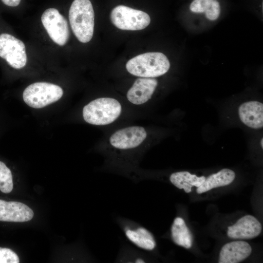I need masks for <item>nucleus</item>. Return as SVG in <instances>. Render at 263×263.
I'll list each match as a JSON object with an SVG mask.
<instances>
[{
  "label": "nucleus",
  "instance_id": "nucleus-1",
  "mask_svg": "<svg viewBox=\"0 0 263 263\" xmlns=\"http://www.w3.org/2000/svg\"><path fill=\"white\" fill-rule=\"evenodd\" d=\"M69 19L77 39L82 43L89 42L94 26V13L90 0H74L69 9Z\"/></svg>",
  "mask_w": 263,
  "mask_h": 263
},
{
  "label": "nucleus",
  "instance_id": "nucleus-2",
  "mask_svg": "<svg viewBox=\"0 0 263 263\" xmlns=\"http://www.w3.org/2000/svg\"><path fill=\"white\" fill-rule=\"evenodd\" d=\"M170 67L167 57L160 52L142 54L130 59L126 68L131 74L141 77L153 78L166 74Z\"/></svg>",
  "mask_w": 263,
  "mask_h": 263
},
{
  "label": "nucleus",
  "instance_id": "nucleus-3",
  "mask_svg": "<svg viewBox=\"0 0 263 263\" xmlns=\"http://www.w3.org/2000/svg\"><path fill=\"white\" fill-rule=\"evenodd\" d=\"M120 103L111 97H100L86 105L82 111L84 120L88 123L103 126L111 124L119 116Z\"/></svg>",
  "mask_w": 263,
  "mask_h": 263
},
{
  "label": "nucleus",
  "instance_id": "nucleus-4",
  "mask_svg": "<svg viewBox=\"0 0 263 263\" xmlns=\"http://www.w3.org/2000/svg\"><path fill=\"white\" fill-rule=\"evenodd\" d=\"M63 94L59 86L46 82H38L27 86L22 94L23 99L29 106L39 109L58 100Z\"/></svg>",
  "mask_w": 263,
  "mask_h": 263
},
{
  "label": "nucleus",
  "instance_id": "nucleus-5",
  "mask_svg": "<svg viewBox=\"0 0 263 263\" xmlns=\"http://www.w3.org/2000/svg\"><path fill=\"white\" fill-rule=\"evenodd\" d=\"M110 19L115 27L123 30H142L150 22V17L147 13L121 5L112 10Z\"/></svg>",
  "mask_w": 263,
  "mask_h": 263
},
{
  "label": "nucleus",
  "instance_id": "nucleus-6",
  "mask_svg": "<svg viewBox=\"0 0 263 263\" xmlns=\"http://www.w3.org/2000/svg\"><path fill=\"white\" fill-rule=\"evenodd\" d=\"M0 57L12 68L20 69L27 63V55L24 43L7 33L0 35Z\"/></svg>",
  "mask_w": 263,
  "mask_h": 263
},
{
  "label": "nucleus",
  "instance_id": "nucleus-7",
  "mask_svg": "<svg viewBox=\"0 0 263 263\" xmlns=\"http://www.w3.org/2000/svg\"><path fill=\"white\" fill-rule=\"evenodd\" d=\"M42 23L52 40L59 46L68 40L70 32L66 19L55 8H50L43 13Z\"/></svg>",
  "mask_w": 263,
  "mask_h": 263
},
{
  "label": "nucleus",
  "instance_id": "nucleus-8",
  "mask_svg": "<svg viewBox=\"0 0 263 263\" xmlns=\"http://www.w3.org/2000/svg\"><path fill=\"white\" fill-rule=\"evenodd\" d=\"M145 129L140 126H131L121 129L110 136L109 142L119 150H129L139 146L146 138Z\"/></svg>",
  "mask_w": 263,
  "mask_h": 263
},
{
  "label": "nucleus",
  "instance_id": "nucleus-9",
  "mask_svg": "<svg viewBox=\"0 0 263 263\" xmlns=\"http://www.w3.org/2000/svg\"><path fill=\"white\" fill-rule=\"evenodd\" d=\"M262 225L253 216L247 215L228 227L227 236L234 239H249L257 237L261 232Z\"/></svg>",
  "mask_w": 263,
  "mask_h": 263
},
{
  "label": "nucleus",
  "instance_id": "nucleus-10",
  "mask_svg": "<svg viewBox=\"0 0 263 263\" xmlns=\"http://www.w3.org/2000/svg\"><path fill=\"white\" fill-rule=\"evenodd\" d=\"M34 216L32 209L25 204L0 199V221L24 222L31 220Z\"/></svg>",
  "mask_w": 263,
  "mask_h": 263
},
{
  "label": "nucleus",
  "instance_id": "nucleus-11",
  "mask_svg": "<svg viewBox=\"0 0 263 263\" xmlns=\"http://www.w3.org/2000/svg\"><path fill=\"white\" fill-rule=\"evenodd\" d=\"M157 84V80L153 78H137L128 90L127 98L133 104H143L151 98Z\"/></svg>",
  "mask_w": 263,
  "mask_h": 263
},
{
  "label": "nucleus",
  "instance_id": "nucleus-12",
  "mask_svg": "<svg viewBox=\"0 0 263 263\" xmlns=\"http://www.w3.org/2000/svg\"><path fill=\"white\" fill-rule=\"evenodd\" d=\"M241 121L247 127L260 129L263 127V104L250 101L242 104L238 109Z\"/></svg>",
  "mask_w": 263,
  "mask_h": 263
},
{
  "label": "nucleus",
  "instance_id": "nucleus-13",
  "mask_svg": "<svg viewBox=\"0 0 263 263\" xmlns=\"http://www.w3.org/2000/svg\"><path fill=\"white\" fill-rule=\"evenodd\" d=\"M252 248L246 242L233 241L225 244L219 254V263H238L244 261L251 254Z\"/></svg>",
  "mask_w": 263,
  "mask_h": 263
},
{
  "label": "nucleus",
  "instance_id": "nucleus-14",
  "mask_svg": "<svg viewBox=\"0 0 263 263\" xmlns=\"http://www.w3.org/2000/svg\"><path fill=\"white\" fill-rule=\"evenodd\" d=\"M128 240L138 248L147 251L153 250L156 243L152 234L140 225L125 226L123 228Z\"/></svg>",
  "mask_w": 263,
  "mask_h": 263
},
{
  "label": "nucleus",
  "instance_id": "nucleus-15",
  "mask_svg": "<svg viewBox=\"0 0 263 263\" xmlns=\"http://www.w3.org/2000/svg\"><path fill=\"white\" fill-rule=\"evenodd\" d=\"M235 177V173L233 170L228 169H222L206 178L204 182L197 188L196 191L201 194L213 188L228 185L234 181Z\"/></svg>",
  "mask_w": 263,
  "mask_h": 263
},
{
  "label": "nucleus",
  "instance_id": "nucleus-16",
  "mask_svg": "<svg viewBox=\"0 0 263 263\" xmlns=\"http://www.w3.org/2000/svg\"><path fill=\"white\" fill-rule=\"evenodd\" d=\"M171 237L178 245L187 249L190 248L192 244L193 237L184 220L181 217L174 219L171 227Z\"/></svg>",
  "mask_w": 263,
  "mask_h": 263
},
{
  "label": "nucleus",
  "instance_id": "nucleus-17",
  "mask_svg": "<svg viewBox=\"0 0 263 263\" xmlns=\"http://www.w3.org/2000/svg\"><path fill=\"white\" fill-rule=\"evenodd\" d=\"M205 179V176L197 177L186 171L174 172L169 177V180L174 186L179 189H183L187 193L191 192L193 186L200 187Z\"/></svg>",
  "mask_w": 263,
  "mask_h": 263
},
{
  "label": "nucleus",
  "instance_id": "nucleus-18",
  "mask_svg": "<svg viewBox=\"0 0 263 263\" xmlns=\"http://www.w3.org/2000/svg\"><path fill=\"white\" fill-rule=\"evenodd\" d=\"M193 13H205L206 18L210 20L217 19L220 14V5L217 0H194L189 6Z\"/></svg>",
  "mask_w": 263,
  "mask_h": 263
},
{
  "label": "nucleus",
  "instance_id": "nucleus-19",
  "mask_svg": "<svg viewBox=\"0 0 263 263\" xmlns=\"http://www.w3.org/2000/svg\"><path fill=\"white\" fill-rule=\"evenodd\" d=\"M13 188L12 174L10 169L2 162L0 161V190L8 193Z\"/></svg>",
  "mask_w": 263,
  "mask_h": 263
},
{
  "label": "nucleus",
  "instance_id": "nucleus-20",
  "mask_svg": "<svg viewBox=\"0 0 263 263\" xmlns=\"http://www.w3.org/2000/svg\"><path fill=\"white\" fill-rule=\"evenodd\" d=\"M17 254L11 249L0 247V263H19Z\"/></svg>",
  "mask_w": 263,
  "mask_h": 263
},
{
  "label": "nucleus",
  "instance_id": "nucleus-21",
  "mask_svg": "<svg viewBox=\"0 0 263 263\" xmlns=\"http://www.w3.org/2000/svg\"><path fill=\"white\" fill-rule=\"evenodd\" d=\"M6 5L11 7H16L19 5L21 0H1Z\"/></svg>",
  "mask_w": 263,
  "mask_h": 263
},
{
  "label": "nucleus",
  "instance_id": "nucleus-22",
  "mask_svg": "<svg viewBox=\"0 0 263 263\" xmlns=\"http://www.w3.org/2000/svg\"><path fill=\"white\" fill-rule=\"evenodd\" d=\"M260 144H261V147H262V148L263 149V138H262L261 139V143H260Z\"/></svg>",
  "mask_w": 263,
  "mask_h": 263
}]
</instances>
